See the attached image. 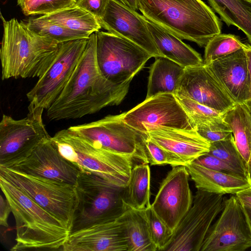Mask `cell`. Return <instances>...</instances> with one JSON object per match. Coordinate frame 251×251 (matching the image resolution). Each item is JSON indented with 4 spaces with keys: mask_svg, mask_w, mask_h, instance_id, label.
Segmentation results:
<instances>
[{
    "mask_svg": "<svg viewBox=\"0 0 251 251\" xmlns=\"http://www.w3.org/2000/svg\"><path fill=\"white\" fill-rule=\"evenodd\" d=\"M96 32L90 34L86 48L72 75L58 98L47 110L50 120L75 119L121 103L129 85H116L101 74L96 57Z\"/></svg>",
    "mask_w": 251,
    "mask_h": 251,
    "instance_id": "1",
    "label": "cell"
},
{
    "mask_svg": "<svg viewBox=\"0 0 251 251\" xmlns=\"http://www.w3.org/2000/svg\"><path fill=\"white\" fill-rule=\"evenodd\" d=\"M0 187L16 222L11 251H62L71 233L64 224L1 176Z\"/></svg>",
    "mask_w": 251,
    "mask_h": 251,
    "instance_id": "2",
    "label": "cell"
},
{
    "mask_svg": "<svg viewBox=\"0 0 251 251\" xmlns=\"http://www.w3.org/2000/svg\"><path fill=\"white\" fill-rule=\"evenodd\" d=\"M0 18L2 80L40 77L53 62L61 43L34 33L15 18L6 21L1 14Z\"/></svg>",
    "mask_w": 251,
    "mask_h": 251,
    "instance_id": "3",
    "label": "cell"
},
{
    "mask_svg": "<svg viewBox=\"0 0 251 251\" xmlns=\"http://www.w3.org/2000/svg\"><path fill=\"white\" fill-rule=\"evenodd\" d=\"M138 3L147 20L201 47L221 33L220 20L201 0H138Z\"/></svg>",
    "mask_w": 251,
    "mask_h": 251,
    "instance_id": "4",
    "label": "cell"
},
{
    "mask_svg": "<svg viewBox=\"0 0 251 251\" xmlns=\"http://www.w3.org/2000/svg\"><path fill=\"white\" fill-rule=\"evenodd\" d=\"M51 139L61 154L81 171L123 188L128 183L135 162L132 158L106 149L69 128L57 131Z\"/></svg>",
    "mask_w": 251,
    "mask_h": 251,
    "instance_id": "5",
    "label": "cell"
},
{
    "mask_svg": "<svg viewBox=\"0 0 251 251\" xmlns=\"http://www.w3.org/2000/svg\"><path fill=\"white\" fill-rule=\"evenodd\" d=\"M75 186L78 203L71 232L115 220L126 208L123 199L124 188L112 184L97 175L81 171Z\"/></svg>",
    "mask_w": 251,
    "mask_h": 251,
    "instance_id": "6",
    "label": "cell"
},
{
    "mask_svg": "<svg viewBox=\"0 0 251 251\" xmlns=\"http://www.w3.org/2000/svg\"><path fill=\"white\" fill-rule=\"evenodd\" d=\"M0 176L60 220L71 232L78 198L75 185L0 167Z\"/></svg>",
    "mask_w": 251,
    "mask_h": 251,
    "instance_id": "7",
    "label": "cell"
},
{
    "mask_svg": "<svg viewBox=\"0 0 251 251\" xmlns=\"http://www.w3.org/2000/svg\"><path fill=\"white\" fill-rule=\"evenodd\" d=\"M96 57L102 75L116 85L130 84L152 56L146 50L108 32L97 31Z\"/></svg>",
    "mask_w": 251,
    "mask_h": 251,
    "instance_id": "8",
    "label": "cell"
},
{
    "mask_svg": "<svg viewBox=\"0 0 251 251\" xmlns=\"http://www.w3.org/2000/svg\"><path fill=\"white\" fill-rule=\"evenodd\" d=\"M27 116L15 119L3 114L0 122V167H11L27 158L50 138L43 123L44 109L29 108Z\"/></svg>",
    "mask_w": 251,
    "mask_h": 251,
    "instance_id": "9",
    "label": "cell"
},
{
    "mask_svg": "<svg viewBox=\"0 0 251 251\" xmlns=\"http://www.w3.org/2000/svg\"><path fill=\"white\" fill-rule=\"evenodd\" d=\"M224 201L222 194L197 189L191 207L161 251H200L212 223L224 208Z\"/></svg>",
    "mask_w": 251,
    "mask_h": 251,
    "instance_id": "10",
    "label": "cell"
},
{
    "mask_svg": "<svg viewBox=\"0 0 251 251\" xmlns=\"http://www.w3.org/2000/svg\"><path fill=\"white\" fill-rule=\"evenodd\" d=\"M123 113L108 115L99 120L71 126L77 134L111 151L132 158L139 163H149L144 134L129 126Z\"/></svg>",
    "mask_w": 251,
    "mask_h": 251,
    "instance_id": "11",
    "label": "cell"
},
{
    "mask_svg": "<svg viewBox=\"0 0 251 251\" xmlns=\"http://www.w3.org/2000/svg\"><path fill=\"white\" fill-rule=\"evenodd\" d=\"M88 38L61 43L52 64L27 93L29 102L28 107L47 110L51 106L68 82L86 48Z\"/></svg>",
    "mask_w": 251,
    "mask_h": 251,
    "instance_id": "12",
    "label": "cell"
},
{
    "mask_svg": "<svg viewBox=\"0 0 251 251\" xmlns=\"http://www.w3.org/2000/svg\"><path fill=\"white\" fill-rule=\"evenodd\" d=\"M251 248V226L237 197L225 200L224 208L210 226L200 251H244Z\"/></svg>",
    "mask_w": 251,
    "mask_h": 251,
    "instance_id": "13",
    "label": "cell"
},
{
    "mask_svg": "<svg viewBox=\"0 0 251 251\" xmlns=\"http://www.w3.org/2000/svg\"><path fill=\"white\" fill-rule=\"evenodd\" d=\"M123 119L132 128L144 134L161 127L195 129L175 95L170 93L145 99L123 113Z\"/></svg>",
    "mask_w": 251,
    "mask_h": 251,
    "instance_id": "14",
    "label": "cell"
},
{
    "mask_svg": "<svg viewBox=\"0 0 251 251\" xmlns=\"http://www.w3.org/2000/svg\"><path fill=\"white\" fill-rule=\"evenodd\" d=\"M184 166L173 167L161 182L151 207L173 233L188 211L193 197Z\"/></svg>",
    "mask_w": 251,
    "mask_h": 251,
    "instance_id": "15",
    "label": "cell"
},
{
    "mask_svg": "<svg viewBox=\"0 0 251 251\" xmlns=\"http://www.w3.org/2000/svg\"><path fill=\"white\" fill-rule=\"evenodd\" d=\"M101 27L140 47L153 57H162L147 26V19L136 10L115 0H109L98 20Z\"/></svg>",
    "mask_w": 251,
    "mask_h": 251,
    "instance_id": "16",
    "label": "cell"
},
{
    "mask_svg": "<svg viewBox=\"0 0 251 251\" xmlns=\"http://www.w3.org/2000/svg\"><path fill=\"white\" fill-rule=\"evenodd\" d=\"M176 94L194 100L222 114L236 103L204 63L184 68Z\"/></svg>",
    "mask_w": 251,
    "mask_h": 251,
    "instance_id": "17",
    "label": "cell"
},
{
    "mask_svg": "<svg viewBox=\"0 0 251 251\" xmlns=\"http://www.w3.org/2000/svg\"><path fill=\"white\" fill-rule=\"evenodd\" d=\"M9 168L74 185L81 172L61 154L51 137L39 145L25 159Z\"/></svg>",
    "mask_w": 251,
    "mask_h": 251,
    "instance_id": "18",
    "label": "cell"
},
{
    "mask_svg": "<svg viewBox=\"0 0 251 251\" xmlns=\"http://www.w3.org/2000/svg\"><path fill=\"white\" fill-rule=\"evenodd\" d=\"M63 251H128L119 218L71 232Z\"/></svg>",
    "mask_w": 251,
    "mask_h": 251,
    "instance_id": "19",
    "label": "cell"
},
{
    "mask_svg": "<svg viewBox=\"0 0 251 251\" xmlns=\"http://www.w3.org/2000/svg\"><path fill=\"white\" fill-rule=\"evenodd\" d=\"M146 134L169 152L180 166L192 163L209 151L210 144L195 129L161 127Z\"/></svg>",
    "mask_w": 251,
    "mask_h": 251,
    "instance_id": "20",
    "label": "cell"
},
{
    "mask_svg": "<svg viewBox=\"0 0 251 251\" xmlns=\"http://www.w3.org/2000/svg\"><path fill=\"white\" fill-rule=\"evenodd\" d=\"M236 103L248 99L249 77L246 54L243 48L207 65Z\"/></svg>",
    "mask_w": 251,
    "mask_h": 251,
    "instance_id": "21",
    "label": "cell"
},
{
    "mask_svg": "<svg viewBox=\"0 0 251 251\" xmlns=\"http://www.w3.org/2000/svg\"><path fill=\"white\" fill-rule=\"evenodd\" d=\"M197 189L218 194L237 193L251 187V181L219 172L193 162L185 166Z\"/></svg>",
    "mask_w": 251,
    "mask_h": 251,
    "instance_id": "22",
    "label": "cell"
},
{
    "mask_svg": "<svg viewBox=\"0 0 251 251\" xmlns=\"http://www.w3.org/2000/svg\"><path fill=\"white\" fill-rule=\"evenodd\" d=\"M147 26L162 57L184 68L203 63L201 54L176 36L148 20Z\"/></svg>",
    "mask_w": 251,
    "mask_h": 251,
    "instance_id": "23",
    "label": "cell"
},
{
    "mask_svg": "<svg viewBox=\"0 0 251 251\" xmlns=\"http://www.w3.org/2000/svg\"><path fill=\"white\" fill-rule=\"evenodd\" d=\"M144 209L136 210L126 205L125 210L119 217L128 251H157L150 235Z\"/></svg>",
    "mask_w": 251,
    "mask_h": 251,
    "instance_id": "24",
    "label": "cell"
},
{
    "mask_svg": "<svg viewBox=\"0 0 251 251\" xmlns=\"http://www.w3.org/2000/svg\"><path fill=\"white\" fill-rule=\"evenodd\" d=\"M231 129L236 147L251 175V114L245 103H236L222 115Z\"/></svg>",
    "mask_w": 251,
    "mask_h": 251,
    "instance_id": "25",
    "label": "cell"
},
{
    "mask_svg": "<svg viewBox=\"0 0 251 251\" xmlns=\"http://www.w3.org/2000/svg\"><path fill=\"white\" fill-rule=\"evenodd\" d=\"M184 68L164 57L156 58L149 72L146 98L162 93L175 95Z\"/></svg>",
    "mask_w": 251,
    "mask_h": 251,
    "instance_id": "26",
    "label": "cell"
},
{
    "mask_svg": "<svg viewBox=\"0 0 251 251\" xmlns=\"http://www.w3.org/2000/svg\"><path fill=\"white\" fill-rule=\"evenodd\" d=\"M151 171L148 163H138L133 167L128 183L124 188L123 199L129 207L142 210L151 205Z\"/></svg>",
    "mask_w": 251,
    "mask_h": 251,
    "instance_id": "27",
    "label": "cell"
},
{
    "mask_svg": "<svg viewBox=\"0 0 251 251\" xmlns=\"http://www.w3.org/2000/svg\"><path fill=\"white\" fill-rule=\"evenodd\" d=\"M227 25L241 30L251 43V0H207Z\"/></svg>",
    "mask_w": 251,
    "mask_h": 251,
    "instance_id": "28",
    "label": "cell"
},
{
    "mask_svg": "<svg viewBox=\"0 0 251 251\" xmlns=\"http://www.w3.org/2000/svg\"><path fill=\"white\" fill-rule=\"evenodd\" d=\"M41 17L68 29L90 34L98 31L101 28L95 16L75 6Z\"/></svg>",
    "mask_w": 251,
    "mask_h": 251,
    "instance_id": "29",
    "label": "cell"
},
{
    "mask_svg": "<svg viewBox=\"0 0 251 251\" xmlns=\"http://www.w3.org/2000/svg\"><path fill=\"white\" fill-rule=\"evenodd\" d=\"M25 24L36 34L49 38L57 42L63 43L71 40L88 38L91 34L68 29L42 18H30Z\"/></svg>",
    "mask_w": 251,
    "mask_h": 251,
    "instance_id": "30",
    "label": "cell"
},
{
    "mask_svg": "<svg viewBox=\"0 0 251 251\" xmlns=\"http://www.w3.org/2000/svg\"><path fill=\"white\" fill-rule=\"evenodd\" d=\"M244 44L234 35L218 34L212 38L205 46L203 63L208 65L220 58L242 49Z\"/></svg>",
    "mask_w": 251,
    "mask_h": 251,
    "instance_id": "31",
    "label": "cell"
},
{
    "mask_svg": "<svg viewBox=\"0 0 251 251\" xmlns=\"http://www.w3.org/2000/svg\"><path fill=\"white\" fill-rule=\"evenodd\" d=\"M207 153L217 157L250 175L248 171L246 163L236 147L233 136L226 140L210 143L209 151Z\"/></svg>",
    "mask_w": 251,
    "mask_h": 251,
    "instance_id": "32",
    "label": "cell"
},
{
    "mask_svg": "<svg viewBox=\"0 0 251 251\" xmlns=\"http://www.w3.org/2000/svg\"><path fill=\"white\" fill-rule=\"evenodd\" d=\"M184 110L189 117L193 126L204 123L222 116L217 111L194 100L179 95H175Z\"/></svg>",
    "mask_w": 251,
    "mask_h": 251,
    "instance_id": "33",
    "label": "cell"
},
{
    "mask_svg": "<svg viewBox=\"0 0 251 251\" xmlns=\"http://www.w3.org/2000/svg\"><path fill=\"white\" fill-rule=\"evenodd\" d=\"M195 129L210 144L231 138L232 132L222 116L196 126Z\"/></svg>",
    "mask_w": 251,
    "mask_h": 251,
    "instance_id": "34",
    "label": "cell"
},
{
    "mask_svg": "<svg viewBox=\"0 0 251 251\" xmlns=\"http://www.w3.org/2000/svg\"><path fill=\"white\" fill-rule=\"evenodd\" d=\"M144 210L151 240L156 246L157 251H161L173 232L157 215L151 205L147 207Z\"/></svg>",
    "mask_w": 251,
    "mask_h": 251,
    "instance_id": "35",
    "label": "cell"
},
{
    "mask_svg": "<svg viewBox=\"0 0 251 251\" xmlns=\"http://www.w3.org/2000/svg\"><path fill=\"white\" fill-rule=\"evenodd\" d=\"M76 0H30L21 8L25 15L51 14L74 6Z\"/></svg>",
    "mask_w": 251,
    "mask_h": 251,
    "instance_id": "36",
    "label": "cell"
},
{
    "mask_svg": "<svg viewBox=\"0 0 251 251\" xmlns=\"http://www.w3.org/2000/svg\"><path fill=\"white\" fill-rule=\"evenodd\" d=\"M193 163L207 168L251 181V175L229 164L213 155L205 153L198 157Z\"/></svg>",
    "mask_w": 251,
    "mask_h": 251,
    "instance_id": "37",
    "label": "cell"
},
{
    "mask_svg": "<svg viewBox=\"0 0 251 251\" xmlns=\"http://www.w3.org/2000/svg\"><path fill=\"white\" fill-rule=\"evenodd\" d=\"M143 140L149 163L151 165L168 164L172 167L180 166L169 152L151 140L146 134H144Z\"/></svg>",
    "mask_w": 251,
    "mask_h": 251,
    "instance_id": "38",
    "label": "cell"
},
{
    "mask_svg": "<svg viewBox=\"0 0 251 251\" xmlns=\"http://www.w3.org/2000/svg\"><path fill=\"white\" fill-rule=\"evenodd\" d=\"M108 1L109 0H76L74 6L87 11L98 20L104 14Z\"/></svg>",
    "mask_w": 251,
    "mask_h": 251,
    "instance_id": "39",
    "label": "cell"
},
{
    "mask_svg": "<svg viewBox=\"0 0 251 251\" xmlns=\"http://www.w3.org/2000/svg\"><path fill=\"white\" fill-rule=\"evenodd\" d=\"M0 198V224L1 226L8 227V218L11 209L5 198L4 199L1 195Z\"/></svg>",
    "mask_w": 251,
    "mask_h": 251,
    "instance_id": "40",
    "label": "cell"
},
{
    "mask_svg": "<svg viewBox=\"0 0 251 251\" xmlns=\"http://www.w3.org/2000/svg\"><path fill=\"white\" fill-rule=\"evenodd\" d=\"M235 195L245 207L251 208V187L237 193Z\"/></svg>",
    "mask_w": 251,
    "mask_h": 251,
    "instance_id": "41",
    "label": "cell"
},
{
    "mask_svg": "<svg viewBox=\"0 0 251 251\" xmlns=\"http://www.w3.org/2000/svg\"><path fill=\"white\" fill-rule=\"evenodd\" d=\"M243 49L247 56L249 77V93L247 100H248L251 99V46L249 44H244Z\"/></svg>",
    "mask_w": 251,
    "mask_h": 251,
    "instance_id": "42",
    "label": "cell"
},
{
    "mask_svg": "<svg viewBox=\"0 0 251 251\" xmlns=\"http://www.w3.org/2000/svg\"><path fill=\"white\" fill-rule=\"evenodd\" d=\"M118 2L124 4L128 7L137 10L138 9V0H115Z\"/></svg>",
    "mask_w": 251,
    "mask_h": 251,
    "instance_id": "43",
    "label": "cell"
},
{
    "mask_svg": "<svg viewBox=\"0 0 251 251\" xmlns=\"http://www.w3.org/2000/svg\"><path fill=\"white\" fill-rule=\"evenodd\" d=\"M30 0H17V3L18 5L22 8Z\"/></svg>",
    "mask_w": 251,
    "mask_h": 251,
    "instance_id": "44",
    "label": "cell"
},
{
    "mask_svg": "<svg viewBox=\"0 0 251 251\" xmlns=\"http://www.w3.org/2000/svg\"><path fill=\"white\" fill-rule=\"evenodd\" d=\"M251 226V208L245 207Z\"/></svg>",
    "mask_w": 251,
    "mask_h": 251,
    "instance_id": "45",
    "label": "cell"
},
{
    "mask_svg": "<svg viewBox=\"0 0 251 251\" xmlns=\"http://www.w3.org/2000/svg\"><path fill=\"white\" fill-rule=\"evenodd\" d=\"M246 105L247 106L248 108L249 109V111L250 112V113L251 114V99L247 100L245 102Z\"/></svg>",
    "mask_w": 251,
    "mask_h": 251,
    "instance_id": "46",
    "label": "cell"
}]
</instances>
